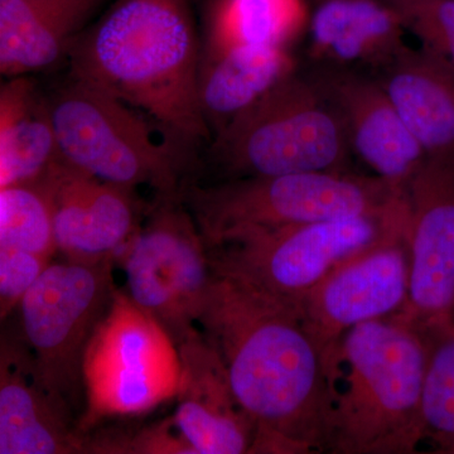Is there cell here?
Here are the masks:
<instances>
[{"label": "cell", "instance_id": "24", "mask_svg": "<svg viewBox=\"0 0 454 454\" xmlns=\"http://www.w3.org/2000/svg\"><path fill=\"white\" fill-rule=\"evenodd\" d=\"M0 247L47 259L57 253L52 208L40 182L0 188Z\"/></svg>", "mask_w": 454, "mask_h": 454}, {"label": "cell", "instance_id": "21", "mask_svg": "<svg viewBox=\"0 0 454 454\" xmlns=\"http://www.w3.org/2000/svg\"><path fill=\"white\" fill-rule=\"evenodd\" d=\"M61 158L49 98L31 74L0 88V188L35 184Z\"/></svg>", "mask_w": 454, "mask_h": 454}, {"label": "cell", "instance_id": "3", "mask_svg": "<svg viewBox=\"0 0 454 454\" xmlns=\"http://www.w3.org/2000/svg\"><path fill=\"white\" fill-rule=\"evenodd\" d=\"M426 333L397 315L343 334L325 363L330 413L325 452L411 454L424 442Z\"/></svg>", "mask_w": 454, "mask_h": 454}, {"label": "cell", "instance_id": "23", "mask_svg": "<svg viewBox=\"0 0 454 454\" xmlns=\"http://www.w3.org/2000/svg\"><path fill=\"white\" fill-rule=\"evenodd\" d=\"M428 342L423 387L424 442L454 454V318L422 328Z\"/></svg>", "mask_w": 454, "mask_h": 454}, {"label": "cell", "instance_id": "16", "mask_svg": "<svg viewBox=\"0 0 454 454\" xmlns=\"http://www.w3.org/2000/svg\"><path fill=\"white\" fill-rule=\"evenodd\" d=\"M181 380L175 428L195 454L252 452L256 428L238 402L223 361L197 328L177 345Z\"/></svg>", "mask_w": 454, "mask_h": 454}, {"label": "cell", "instance_id": "6", "mask_svg": "<svg viewBox=\"0 0 454 454\" xmlns=\"http://www.w3.org/2000/svg\"><path fill=\"white\" fill-rule=\"evenodd\" d=\"M404 197L405 190L384 178L351 170L226 179L214 184L192 179L181 192L206 247L247 230L381 214Z\"/></svg>", "mask_w": 454, "mask_h": 454}, {"label": "cell", "instance_id": "25", "mask_svg": "<svg viewBox=\"0 0 454 454\" xmlns=\"http://www.w3.org/2000/svg\"><path fill=\"white\" fill-rule=\"evenodd\" d=\"M423 47L454 68V0H387Z\"/></svg>", "mask_w": 454, "mask_h": 454}, {"label": "cell", "instance_id": "11", "mask_svg": "<svg viewBox=\"0 0 454 454\" xmlns=\"http://www.w3.org/2000/svg\"><path fill=\"white\" fill-rule=\"evenodd\" d=\"M408 223L343 260L297 303L325 364L355 325L404 309L411 283Z\"/></svg>", "mask_w": 454, "mask_h": 454}, {"label": "cell", "instance_id": "12", "mask_svg": "<svg viewBox=\"0 0 454 454\" xmlns=\"http://www.w3.org/2000/svg\"><path fill=\"white\" fill-rule=\"evenodd\" d=\"M405 195L411 283L397 315L428 328L454 318V154L427 155Z\"/></svg>", "mask_w": 454, "mask_h": 454}, {"label": "cell", "instance_id": "14", "mask_svg": "<svg viewBox=\"0 0 454 454\" xmlns=\"http://www.w3.org/2000/svg\"><path fill=\"white\" fill-rule=\"evenodd\" d=\"M307 71L342 115L352 153L375 176L405 190L427 153L380 82L352 68L312 65Z\"/></svg>", "mask_w": 454, "mask_h": 454}, {"label": "cell", "instance_id": "17", "mask_svg": "<svg viewBox=\"0 0 454 454\" xmlns=\"http://www.w3.org/2000/svg\"><path fill=\"white\" fill-rule=\"evenodd\" d=\"M403 17L387 0H316L309 20L312 65L373 74L405 46Z\"/></svg>", "mask_w": 454, "mask_h": 454}, {"label": "cell", "instance_id": "18", "mask_svg": "<svg viewBox=\"0 0 454 454\" xmlns=\"http://www.w3.org/2000/svg\"><path fill=\"white\" fill-rule=\"evenodd\" d=\"M376 77L427 155L454 154V68L405 44Z\"/></svg>", "mask_w": 454, "mask_h": 454}, {"label": "cell", "instance_id": "22", "mask_svg": "<svg viewBox=\"0 0 454 454\" xmlns=\"http://www.w3.org/2000/svg\"><path fill=\"white\" fill-rule=\"evenodd\" d=\"M309 20L306 0H208L202 53L235 46L288 49Z\"/></svg>", "mask_w": 454, "mask_h": 454}, {"label": "cell", "instance_id": "5", "mask_svg": "<svg viewBox=\"0 0 454 454\" xmlns=\"http://www.w3.org/2000/svg\"><path fill=\"white\" fill-rule=\"evenodd\" d=\"M62 160L92 177L155 197L181 196L195 160L163 138L158 128L106 90L68 74L49 97Z\"/></svg>", "mask_w": 454, "mask_h": 454}, {"label": "cell", "instance_id": "26", "mask_svg": "<svg viewBox=\"0 0 454 454\" xmlns=\"http://www.w3.org/2000/svg\"><path fill=\"white\" fill-rule=\"evenodd\" d=\"M50 260L25 250L0 247V317L8 318L49 267Z\"/></svg>", "mask_w": 454, "mask_h": 454}, {"label": "cell", "instance_id": "2", "mask_svg": "<svg viewBox=\"0 0 454 454\" xmlns=\"http://www.w3.org/2000/svg\"><path fill=\"white\" fill-rule=\"evenodd\" d=\"M202 43L191 0H115L71 43V76L145 114L196 162L211 131L199 104Z\"/></svg>", "mask_w": 454, "mask_h": 454}, {"label": "cell", "instance_id": "20", "mask_svg": "<svg viewBox=\"0 0 454 454\" xmlns=\"http://www.w3.org/2000/svg\"><path fill=\"white\" fill-rule=\"evenodd\" d=\"M297 68L282 47L235 46L201 53L199 104L212 138Z\"/></svg>", "mask_w": 454, "mask_h": 454}, {"label": "cell", "instance_id": "19", "mask_svg": "<svg viewBox=\"0 0 454 454\" xmlns=\"http://www.w3.org/2000/svg\"><path fill=\"white\" fill-rule=\"evenodd\" d=\"M106 0H0V71L5 79L49 68Z\"/></svg>", "mask_w": 454, "mask_h": 454}, {"label": "cell", "instance_id": "9", "mask_svg": "<svg viewBox=\"0 0 454 454\" xmlns=\"http://www.w3.org/2000/svg\"><path fill=\"white\" fill-rule=\"evenodd\" d=\"M145 215L118 259L128 297L178 345L199 328L214 279L207 247L181 196L155 197Z\"/></svg>", "mask_w": 454, "mask_h": 454}, {"label": "cell", "instance_id": "10", "mask_svg": "<svg viewBox=\"0 0 454 454\" xmlns=\"http://www.w3.org/2000/svg\"><path fill=\"white\" fill-rule=\"evenodd\" d=\"M115 260L50 264L20 301L22 339L44 381L76 413L85 411L83 360L112 304Z\"/></svg>", "mask_w": 454, "mask_h": 454}, {"label": "cell", "instance_id": "15", "mask_svg": "<svg viewBox=\"0 0 454 454\" xmlns=\"http://www.w3.org/2000/svg\"><path fill=\"white\" fill-rule=\"evenodd\" d=\"M71 406L50 389L22 337L0 342V454L83 453Z\"/></svg>", "mask_w": 454, "mask_h": 454}, {"label": "cell", "instance_id": "13", "mask_svg": "<svg viewBox=\"0 0 454 454\" xmlns=\"http://www.w3.org/2000/svg\"><path fill=\"white\" fill-rule=\"evenodd\" d=\"M37 182L50 199L57 253L68 262L118 259L146 214L136 190L100 181L62 158Z\"/></svg>", "mask_w": 454, "mask_h": 454}, {"label": "cell", "instance_id": "1", "mask_svg": "<svg viewBox=\"0 0 454 454\" xmlns=\"http://www.w3.org/2000/svg\"><path fill=\"white\" fill-rule=\"evenodd\" d=\"M197 325L255 424L250 453L325 452L330 387L325 357L295 304L214 273Z\"/></svg>", "mask_w": 454, "mask_h": 454}, {"label": "cell", "instance_id": "8", "mask_svg": "<svg viewBox=\"0 0 454 454\" xmlns=\"http://www.w3.org/2000/svg\"><path fill=\"white\" fill-rule=\"evenodd\" d=\"M181 380L177 345L127 293L116 289L83 360L82 435L106 418L133 417L176 399Z\"/></svg>", "mask_w": 454, "mask_h": 454}, {"label": "cell", "instance_id": "7", "mask_svg": "<svg viewBox=\"0 0 454 454\" xmlns=\"http://www.w3.org/2000/svg\"><path fill=\"white\" fill-rule=\"evenodd\" d=\"M406 196L381 214L247 230L207 247L212 271L297 306L343 260L408 223Z\"/></svg>", "mask_w": 454, "mask_h": 454}, {"label": "cell", "instance_id": "4", "mask_svg": "<svg viewBox=\"0 0 454 454\" xmlns=\"http://www.w3.org/2000/svg\"><path fill=\"white\" fill-rule=\"evenodd\" d=\"M207 154L226 181L349 172L354 153L339 109L297 68L215 136Z\"/></svg>", "mask_w": 454, "mask_h": 454}]
</instances>
